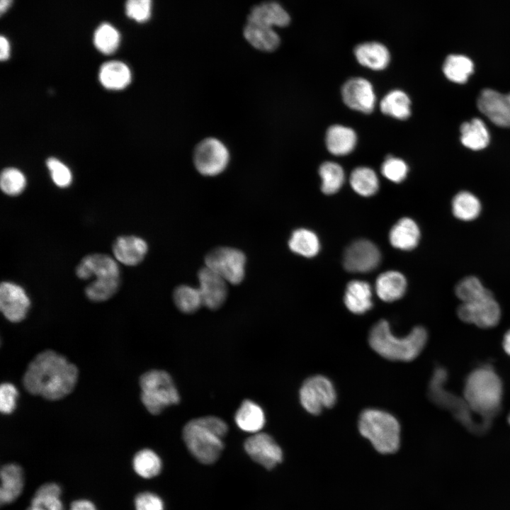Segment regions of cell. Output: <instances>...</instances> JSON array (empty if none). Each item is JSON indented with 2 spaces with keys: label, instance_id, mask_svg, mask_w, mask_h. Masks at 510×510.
I'll use <instances>...</instances> for the list:
<instances>
[{
  "label": "cell",
  "instance_id": "cell-14",
  "mask_svg": "<svg viewBox=\"0 0 510 510\" xmlns=\"http://www.w3.org/2000/svg\"><path fill=\"white\" fill-rule=\"evenodd\" d=\"M344 103L351 109L370 113L375 108L376 96L371 83L361 77L346 81L341 88Z\"/></svg>",
  "mask_w": 510,
  "mask_h": 510
},
{
  "label": "cell",
  "instance_id": "cell-40",
  "mask_svg": "<svg viewBox=\"0 0 510 510\" xmlns=\"http://www.w3.org/2000/svg\"><path fill=\"white\" fill-rule=\"evenodd\" d=\"M120 40V36L118 30L107 23L101 24L94 34L96 48L105 55L113 53L118 49Z\"/></svg>",
  "mask_w": 510,
  "mask_h": 510
},
{
  "label": "cell",
  "instance_id": "cell-11",
  "mask_svg": "<svg viewBox=\"0 0 510 510\" xmlns=\"http://www.w3.org/2000/svg\"><path fill=\"white\" fill-rule=\"evenodd\" d=\"M458 317L464 322L481 328L496 326L501 317V310L493 295L469 302H462L457 310Z\"/></svg>",
  "mask_w": 510,
  "mask_h": 510
},
{
  "label": "cell",
  "instance_id": "cell-10",
  "mask_svg": "<svg viewBox=\"0 0 510 510\" xmlns=\"http://www.w3.org/2000/svg\"><path fill=\"white\" fill-rule=\"evenodd\" d=\"M205 266L232 284L240 283L245 273L246 256L239 249L218 247L205 258Z\"/></svg>",
  "mask_w": 510,
  "mask_h": 510
},
{
  "label": "cell",
  "instance_id": "cell-2",
  "mask_svg": "<svg viewBox=\"0 0 510 510\" xmlns=\"http://www.w3.org/2000/svg\"><path fill=\"white\" fill-rule=\"evenodd\" d=\"M428 339L425 328L418 326L405 336L392 332L386 320L381 319L371 328L368 343L378 355L389 361L408 362L415 359L423 351Z\"/></svg>",
  "mask_w": 510,
  "mask_h": 510
},
{
  "label": "cell",
  "instance_id": "cell-36",
  "mask_svg": "<svg viewBox=\"0 0 510 510\" xmlns=\"http://www.w3.org/2000/svg\"><path fill=\"white\" fill-rule=\"evenodd\" d=\"M322 179V191L327 195L336 193L341 188L345 178L343 168L337 163L326 162L319 169Z\"/></svg>",
  "mask_w": 510,
  "mask_h": 510
},
{
  "label": "cell",
  "instance_id": "cell-3",
  "mask_svg": "<svg viewBox=\"0 0 510 510\" xmlns=\"http://www.w3.org/2000/svg\"><path fill=\"white\" fill-rule=\"evenodd\" d=\"M227 424L221 419L208 416L189 421L183 427V439L190 453L200 463L215 462L224 448L222 438Z\"/></svg>",
  "mask_w": 510,
  "mask_h": 510
},
{
  "label": "cell",
  "instance_id": "cell-1",
  "mask_svg": "<svg viewBox=\"0 0 510 510\" xmlns=\"http://www.w3.org/2000/svg\"><path fill=\"white\" fill-rule=\"evenodd\" d=\"M78 378L77 368L52 350L38 353L29 363L23 378L26 390L49 400L69 395Z\"/></svg>",
  "mask_w": 510,
  "mask_h": 510
},
{
  "label": "cell",
  "instance_id": "cell-37",
  "mask_svg": "<svg viewBox=\"0 0 510 510\" xmlns=\"http://www.w3.org/2000/svg\"><path fill=\"white\" fill-rule=\"evenodd\" d=\"M135 471L142 477L152 478L157 476L162 469V461L158 455L150 449L137 452L132 461Z\"/></svg>",
  "mask_w": 510,
  "mask_h": 510
},
{
  "label": "cell",
  "instance_id": "cell-43",
  "mask_svg": "<svg viewBox=\"0 0 510 510\" xmlns=\"http://www.w3.org/2000/svg\"><path fill=\"white\" fill-rule=\"evenodd\" d=\"M408 169L404 160L392 156L387 157L381 166L382 174L395 183L404 181L407 177Z\"/></svg>",
  "mask_w": 510,
  "mask_h": 510
},
{
  "label": "cell",
  "instance_id": "cell-6",
  "mask_svg": "<svg viewBox=\"0 0 510 510\" xmlns=\"http://www.w3.org/2000/svg\"><path fill=\"white\" fill-rule=\"evenodd\" d=\"M142 402L152 414H159L166 407L180 401L171 375L164 370H152L140 379Z\"/></svg>",
  "mask_w": 510,
  "mask_h": 510
},
{
  "label": "cell",
  "instance_id": "cell-54",
  "mask_svg": "<svg viewBox=\"0 0 510 510\" xmlns=\"http://www.w3.org/2000/svg\"><path fill=\"white\" fill-rule=\"evenodd\" d=\"M508 421H509V424H510V414H509V417H508Z\"/></svg>",
  "mask_w": 510,
  "mask_h": 510
},
{
  "label": "cell",
  "instance_id": "cell-31",
  "mask_svg": "<svg viewBox=\"0 0 510 510\" xmlns=\"http://www.w3.org/2000/svg\"><path fill=\"white\" fill-rule=\"evenodd\" d=\"M380 110L385 115L398 120H406L411 115V101L402 90L388 92L381 100Z\"/></svg>",
  "mask_w": 510,
  "mask_h": 510
},
{
  "label": "cell",
  "instance_id": "cell-25",
  "mask_svg": "<svg viewBox=\"0 0 510 510\" xmlns=\"http://www.w3.org/2000/svg\"><path fill=\"white\" fill-rule=\"evenodd\" d=\"M389 238L394 247L402 250H412L419 243L420 230L413 220L404 217L392 227Z\"/></svg>",
  "mask_w": 510,
  "mask_h": 510
},
{
  "label": "cell",
  "instance_id": "cell-44",
  "mask_svg": "<svg viewBox=\"0 0 510 510\" xmlns=\"http://www.w3.org/2000/svg\"><path fill=\"white\" fill-rule=\"evenodd\" d=\"M46 165L55 185L60 188H65L70 185L72 175L69 169L64 164L56 158L50 157L47 160Z\"/></svg>",
  "mask_w": 510,
  "mask_h": 510
},
{
  "label": "cell",
  "instance_id": "cell-9",
  "mask_svg": "<svg viewBox=\"0 0 510 510\" xmlns=\"http://www.w3.org/2000/svg\"><path fill=\"white\" fill-rule=\"evenodd\" d=\"M336 397L334 384L322 375L307 378L299 392L301 405L312 415H318L324 409L332 407L336 403Z\"/></svg>",
  "mask_w": 510,
  "mask_h": 510
},
{
  "label": "cell",
  "instance_id": "cell-8",
  "mask_svg": "<svg viewBox=\"0 0 510 510\" xmlns=\"http://www.w3.org/2000/svg\"><path fill=\"white\" fill-rule=\"evenodd\" d=\"M230 160V153L220 140L210 137L195 147L193 161L196 170L203 176H215L222 173Z\"/></svg>",
  "mask_w": 510,
  "mask_h": 510
},
{
  "label": "cell",
  "instance_id": "cell-38",
  "mask_svg": "<svg viewBox=\"0 0 510 510\" xmlns=\"http://www.w3.org/2000/svg\"><path fill=\"white\" fill-rule=\"evenodd\" d=\"M173 297L176 306L184 313H193L203 305L199 289L189 285L178 286Z\"/></svg>",
  "mask_w": 510,
  "mask_h": 510
},
{
  "label": "cell",
  "instance_id": "cell-29",
  "mask_svg": "<svg viewBox=\"0 0 510 510\" xmlns=\"http://www.w3.org/2000/svg\"><path fill=\"white\" fill-rule=\"evenodd\" d=\"M244 35L254 47L265 52L277 49L280 41L273 28L249 22L244 28Z\"/></svg>",
  "mask_w": 510,
  "mask_h": 510
},
{
  "label": "cell",
  "instance_id": "cell-7",
  "mask_svg": "<svg viewBox=\"0 0 510 510\" xmlns=\"http://www.w3.org/2000/svg\"><path fill=\"white\" fill-rule=\"evenodd\" d=\"M446 370L437 366L429 384L428 395L431 400L438 406L450 410L455 418L463 423L468 429L477 432H482L487 429L488 426L477 423L472 417L475 413L467 402L446 392L443 385L447 379ZM476 414V413H475Z\"/></svg>",
  "mask_w": 510,
  "mask_h": 510
},
{
  "label": "cell",
  "instance_id": "cell-23",
  "mask_svg": "<svg viewBox=\"0 0 510 510\" xmlns=\"http://www.w3.org/2000/svg\"><path fill=\"white\" fill-rule=\"evenodd\" d=\"M325 143L331 154L344 156L351 153L356 147L357 135L351 128L334 125L327 130Z\"/></svg>",
  "mask_w": 510,
  "mask_h": 510
},
{
  "label": "cell",
  "instance_id": "cell-30",
  "mask_svg": "<svg viewBox=\"0 0 510 510\" xmlns=\"http://www.w3.org/2000/svg\"><path fill=\"white\" fill-rule=\"evenodd\" d=\"M460 141L467 148L477 151L485 148L489 142V133L485 123L475 118L463 123L460 128Z\"/></svg>",
  "mask_w": 510,
  "mask_h": 510
},
{
  "label": "cell",
  "instance_id": "cell-32",
  "mask_svg": "<svg viewBox=\"0 0 510 510\" xmlns=\"http://www.w3.org/2000/svg\"><path fill=\"white\" fill-rule=\"evenodd\" d=\"M473 71L472 61L462 55H448L443 65V72L446 77L456 84L465 83Z\"/></svg>",
  "mask_w": 510,
  "mask_h": 510
},
{
  "label": "cell",
  "instance_id": "cell-34",
  "mask_svg": "<svg viewBox=\"0 0 510 510\" xmlns=\"http://www.w3.org/2000/svg\"><path fill=\"white\" fill-rule=\"evenodd\" d=\"M349 181L352 188L362 196H371L379 188L377 174L368 167L356 168L351 174Z\"/></svg>",
  "mask_w": 510,
  "mask_h": 510
},
{
  "label": "cell",
  "instance_id": "cell-42",
  "mask_svg": "<svg viewBox=\"0 0 510 510\" xmlns=\"http://www.w3.org/2000/svg\"><path fill=\"white\" fill-rule=\"evenodd\" d=\"M0 185L4 193L8 196H17L26 188V179L19 169L8 167L4 169L1 174Z\"/></svg>",
  "mask_w": 510,
  "mask_h": 510
},
{
  "label": "cell",
  "instance_id": "cell-22",
  "mask_svg": "<svg viewBox=\"0 0 510 510\" xmlns=\"http://www.w3.org/2000/svg\"><path fill=\"white\" fill-rule=\"evenodd\" d=\"M248 22L271 28L284 27L290 23V16L279 4L268 1L254 6L248 17Z\"/></svg>",
  "mask_w": 510,
  "mask_h": 510
},
{
  "label": "cell",
  "instance_id": "cell-49",
  "mask_svg": "<svg viewBox=\"0 0 510 510\" xmlns=\"http://www.w3.org/2000/svg\"><path fill=\"white\" fill-rule=\"evenodd\" d=\"M35 493L60 497L61 489L55 483H47L40 487Z\"/></svg>",
  "mask_w": 510,
  "mask_h": 510
},
{
  "label": "cell",
  "instance_id": "cell-47",
  "mask_svg": "<svg viewBox=\"0 0 510 510\" xmlns=\"http://www.w3.org/2000/svg\"><path fill=\"white\" fill-rule=\"evenodd\" d=\"M27 510H63L60 497L35 493Z\"/></svg>",
  "mask_w": 510,
  "mask_h": 510
},
{
  "label": "cell",
  "instance_id": "cell-35",
  "mask_svg": "<svg viewBox=\"0 0 510 510\" xmlns=\"http://www.w3.org/2000/svg\"><path fill=\"white\" fill-rule=\"evenodd\" d=\"M288 246L291 251L305 257H312L319 250L318 237L307 229L295 230L290 238Z\"/></svg>",
  "mask_w": 510,
  "mask_h": 510
},
{
  "label": "cell",
  "instance_id": "cell-51",
  "mask_svg": "<svg viewBox=\"0 0 510 510\" xmlns=\"http://www.w3.org/2000/svg\"><path fill=\"white\" fill-rule=\"evenodd\" d=\"M10 56V44L6 38L1 35L0 38V58L1 61L6 60Z\"/></svg>",
  "mask_w": 510,
  "mask_h": 510
},
{
  "label": "cell",
  "instance_id": "cell-12",
  "mask_svg": "<svg viewBox=\"0 0 510 510\" xmlns=\"http://www.w3.org/2000/svg\"><path fill=\"white\" fill-rule=\"evenodd\" d=\"M380 261V253L378 247L367 239H358L346 249L343 264L350 272L366 273L375 269Z\"/></svg>",
  "mask_w": 510,
  "mask_h": 510
},
{
  "label": "cell",
  "instance_id": "cell-53",
  "mask_svg": "<svg viewBox=\"0 0 510 510\" xmlns=\"http://www.w3.org/2000/svg\"><path fill=\"white\" fill-rule=\"evenodd\" d=\"M12 0H1L0 1V11L1 13H4L11 6Z\"/></svg>",
  "mask_w": 510,
  "mask_h": 510
},
{
  "label": "cell",
  "instance_id": "cell-4",
  "mask_svg": "<svg viewBox=\"0 0 510 510\" xmlns=\"http://www.w3.org/2000/svg\"><path fill=\"white\" fill-rule=\"evenodd\" d=\"M463 394L465 400L475 413L492 419L499 412L502 403V382L492 368L482 366L469 374Z\"/></svg>",
  "mask_w": 510,
  "mask_h": 510
},
{
  "label": "cell",
  "instance_id": "cell-41",
  "mask_svg": "<svg viewBox=\"0 0 510 510\" xmlns=\"http://www.w3.org/2000/svg\"><path fill=\"white\" fill-rule=\"evenodd\" d=\"M120 278L96 279L85 289L87 298L96 302L109 299L118 290Z\"/></svg>",
  "mask_w": 510,
  "mask_h": 510
},
{
  "label": "cell",
  "instance_id": "cell-48",
  "mask_svg": "<svg viewBox=\"0 0 510 510\" xmlns=\"http://www.w3.org/2000/svg\"><path fill=\"white\" fill-rule=\"evenodd\" d=\"M136 510H164L161 498L152 492H142L135 499Z\"/></svg>",
  "mask_w": 510,
  "mask_h": 510
},
{
  "label": "cell",
  "instance_id": "cell-33",
  "mask_svg": "<svg viewBox=\"0 0 510 510\" xmlns=\"http://www.w3.org/2000/svg\"><path fill=\"white\" fill-rule=\"evenodd\" d=\"M453 215L463 221H470L477 218L481 212V203L472 193L460 191L452 200Z\"/></svg>",
  "mask_w": 510,
  "mask_h": 510
},
{
  "label": "cell",
  "instance_id": "cell-46",
  "mask_svg": "<svg viewBox=\"0 0 510 510\" xmlns=\"http://www.w3.org/2000/svg\"><path fill=\"white\" fill-rule=\"evenodd\" d=\"M18 390L8 382H4L0 387V410L3 414H11L16 407Z\"/></svg>",
  "mask_w": 510,
  "mask_h": 510
},
{
  "label": "cell",
  "instance_id": "cell-26",
  "mask_svg": "<svg viewBox=\"0 0 510 510\" xmlns=\"http://www.w3.org/2000/svg\"><path fill=\"white\" fill-rule=\"evenodd\" d=\"M1 504L11 503L21 494L23 489V476L21 468L12 463L3 466L1 470Z\"/></svg>",
  "mask_w": 510,
  "mask_h": 510
},
{
  "label": "cell",
  "instance_id": "cell-5",
  "mask_svg": "<svg viewBox=\"0 0 510 510\" xmlns=\"http://www.w3.org/2000/svg\"><path fill=\"white\" fill-rule=\"evenodd\" d=\"M358 428L362 436L382 454L395 453L400 445V424L390 413L378 409H366L360 414Z\"/></svg>",
  "mask_w": 510,
  "mask_h": 510
},
{
  "label": "cell",
  "instance_id": "cell-21",
  "mask_svg": "<svg viewBox=\"0 0 510 510\" xmlns=\"http://www.w3.org/2000/svg\"><path fill=\"white\" fill-rule=\"evenodd\" d=\"M98 80L106 89L122 90L131 82L132 73L124 62L117 60L108 61L100 67Z\"/></svg>",
  "mask_w": 510,
  "mask_h": 510
},
{
  "label": "cell",
  "instance_id": "cell-24",
  "mask_svg": "<svg viewBox=\"0 0 510 510\" xmlns=\"http://www.w3.org/2000/svg\"><path fill=\"white\" fill-rule=\"evenodd\" d=\"M371 297L369 283L362 280H352L346 286L344 300L349 311L361 314L373 307Z\"/></svg>",
  "mask_w": 510,
  "mask_h": 510
},
{
  "label": "cell",
  "instance_id": "cell-39",
  "mask_svg": "<svg viewBox=\"0 0 510 510\" xmlns=\"http://www.w3.org/2000/svg\"><path fill=\"white\" fill-rule=\"evenodd\" d=\"M455 293L462 302L475 301L492 295L475 276H468L460 280L455 286Z\"/></svg>",
  "mask_w": 510,
  "mask_h": 510
},
{
  "label": "cell",
  "instance_id": "cell-27",
  "mask_svg": "<svg viewBox=\"0 0 510 510\" xmlns=\"http://www.w3.org/2000/svg\"><path fill=\"white\" fill-rule=\"evenodd\" d=\"M407 281L398 271H390L380 274L375 283L378 296L385 302H392L402 298L405 293Z\"/></svg>",
  "mask_w": 510,
  "mask_h": 510
},
{
  "label": "cell",
  "instance_id": "cell-13",
  "mask_svg": "<svg viewBox=\"0 0 510 510\" xmlns=\"http://www.w3.org/2000/svg\"><path fill=\"white\" fill-rule=\"evenodd\" d=\"M477 106L494 125L510 128V93L504 94L492 89H484L478 96Z\"/></svg>",
  "mask_w": 510,
  "mask_h": 510
},
{
  "label": "cell",
  "instance_id": "cell-20",
  "mask_svg": "<svg viewBox=\"0 0 510 510\" xmlns=\"http://www.w3.org/2000/svg\"><path fill=\"white\" fill-rule=\"evenodd\" d=\"M354 55L360 64L375 71L385 69L390 61L389 50L378 42L358 45L354 49Z\"/></svg>",
  "mask_w": 510,
  "mask_h": 510
},
{
  "label": "cell",
  "instance_id": "cell-28",
  "mask_svg": "<svg viewBox=\"0 0 510 510\" xmlns=\"http://www.w3.org/2000/svg\"><path fill=\"white\" fill-rule=\"evenodd\" d=\"M234 420L240 429L254 434L259 432L266 422L261 407L249 400L242 403L235 414Z\"/></svg>",
  "mask_w": 510,
  "mask_h": 510
},
{
  "label": "cell",
  "instance_id": "cell-45",
  "mask_svg": "<svg viewBox=\"0 0 510 510\" xmlns=\"http://www.w3.org/2000/svg\"><path fill=\"white\" fill-rule=\"evenodd\" d=\"M127 16L139 23L146 22L151 16L152 0H127Z\"/></svg>",
  "mask_w": 510,
  "mask_h": 510
},
{
  "label": "cell",
  "instance_id": "cell-17",
  "mask_svg": "<svg viewBox=\"0 0 510 510\" xmlns=\"http://www.w3.org/2000/svg\"><path fill=\"white\" fill-rule=\"evenodd\" d=\"M198 277L203 305L210 310L220 307L227 295V281L206 266L198 271Z\"/></svg>",
  "mask_w": 510,
  "mask_h": 510
},
{
  "label": "cell",
  "instance_id": "cell-50",
  "mask_svg": "<svg viewBox=\"0 0 510 510\" xmlns=\"http://www.w3.org/2000/svg\"><path fill=\"white\" fill-rule=\"evenodd\" d=\"M69 510H96V509L90 501L81 499L73 502Z\"/></svg>",
  "mask_w": 510,
  "mask_h": 510
},
{
  "label": "cell",
  "instance_id": "cell-19",
  "mask_svg": "<svg viewBox=\"0 0 510 510\" xmlns=\"http://www.w3.org/2000/svg\"><path fill=\"white\" fill-rule=\"evenodd\" d=\"M146 242L136 236H121L113 245L115 258L127 266H135L140 263L147 252Z\"/></svg>",
  "mask_w": 510,
  "mask_h": 510
},
{
  "label": "cell",
  "instance_id": "cell-16",
  "mask_svg": "<svg viewBox=\"0 0 510 510\" xmlns=\"http://www.w3.org/2000/svg\"><path fill=\"white\" fill-rule=\"evenodd\" d=\"M30 305V299L22 287L11 282L1 283L0 309L8 321H22L27 314Z\"/></svg>",
  "mask_w": 510,
  "mask_h": 510
},
{
  "label": "cell",
  "instance_id": "cell-52",
  "mask_svg": "<svg viewBox=\"0 0 510 510\" xmlns=\"http://www.w3.org/2000/svg\"><path fill=\"white\" fill-rule=\"evenodd\" d=\"M502 345L505 352L510 356V329L504 334Z\"/></svg>",
  "mask_w": 510,
  "mask_h": 510
},
{
  "label": "cell",
  "instance_id": "cell-18",
  "mask_svg": "<svg viewBox=\"0 0 510 510\" xmlns=\"http://www.w3.org/2000/svg\"><path fill=\"white\" fill-rule=\"evenodd\" d=\"M76 273L78 278L87 280L120 278L117 262L106 254H94L85 256L77 266Z\"/></svg>",
  "mask_w": 510,
  "mask_h": 510
},
{
  "label": "cell",
  "instance_id": "cell-15",
  "mask_svg": "<svg viewBox=\"0 0 510 510\" xmlns=\"http://www.w3.org/2000/svg\"><path fill=\"white\" fill-rule=\"evenodd\" d=\"M244 449L251 458L266 469H272L283 460V451L266 433L258 432L244 442Z\"/></svg>",
  "mask_w": 510,
  "mask_h": 510
}]
</instances>
